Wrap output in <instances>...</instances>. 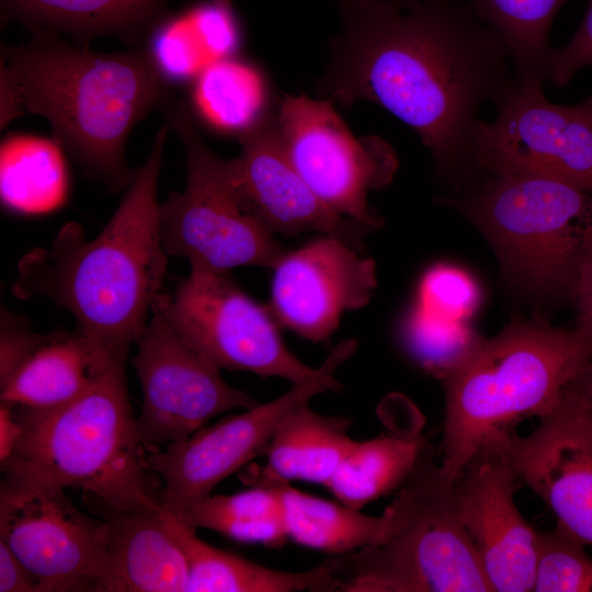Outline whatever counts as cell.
<instances>
[{"label": "cell", "instance_id": "obj_1", "mask_svg": "<svg viewBox=\"0 0 592 592\" xmlns=\"http://www.w3.org/2000/svg\"><path fill=\"white\" fill-rule=\"evenodd\" d=\"M318 93L373 102L420 137L440 175H476L481 107L515 86L509 53L468 1L340 0Z\"/></svg>", "mask_w": 592, "mask_h": 592}, {"label": "cell", "instance_id": "obj_2", "mask_svg": "<svg viewBox=\"0 0 592 592\" xmlns=\"http://www.w3.org/2000/svg\"><path fill=\"white\" fill-rule=\"evenodd\" d=\"M173 84L147 47L100 53L59 34L30 31L0 48V128L26 114L44 117L81 170L110 192L126 190L134 127L173 101Z\"/></svg>", "mask_w": 592, "mask_h": 592}, {"label": "cell", "instance_id": "obj_3", "mask_svg": "<svg viewBox=\"0 0 592 592\" xmlns=\"http://www.w3.org/2000/svg\"><path fill=\"white\" fill-rule=\"evenodd\" d=\"M169 126H160L145 163L102 231L88 240L65 224L50 244L18 264L12 293L44 297L68 310L78 330L107 357L128 354L161 292L168 254L160 237L158 181Z\"/></svg>", "mask_w": 592, "mask_h": 592}, {"label": "cell", "instance_id": "obj_4", "mask_svg": "<svg viewBox=\"0 0 592 592\" xmlns=\"http://www.w3.org/2000/svg\"><path fill=\"white\" fill-rule=\"evenodd\" d=\"M126 358L114 357L80 396L62 406L12 405L22 432L13 454L1 464L3 479L80 489L105 512L160 508L161 483L145 463Z\"/></svg>", "mask_w": 592, "mask_h": 592}, {"label": "cell", "instance_id": "obj_5", "mask_svg": "<svg viewBox=\"0 0 592 592\" xmlns=\"http://www.w3.org/2000/svg\"><path fill=\"white\" fill-rule=\"evenodd\" d=\"M592 361V335L536 321L512 322L482 339L443 383L440 465L455 482L485 447L527 418L548 414Z\"/></svg>", "mask_w": 592, "mask_h": 592}, {"label": "cell", "instance_id": "obj_6", "mask_svg": "<svg viewBox=\"0 0 592 592\" xmlns=\"http://www.w3.org/2000/svg\"><path fill=\"white\" fill-rule=\"evenodd\" d=\"M428 443L395 498L399 516L382 543L332 558L341 592H493Z\"/></svg>", "mask_w": 592, "mask_h": 592}, {"label": "cell", "instance_id": "obj_7", "mask_svg": "<svg viewBox=\"0 0 592 592\" xmlns=\"http://www.w3.org/2000/svg\"><path fill=\"white\" fill-rule=\"evenodd\" d=\"M481 172L485 181L452 204L489 235L519 283L572 289L592 254V194L546 177Z\"/></svg>", "mask_w": 592, "mask_h": 592}, {"label": "cell", "instance_id": "obj_8", "mask_svg": "<svg viewBox=\"0 0 592 592\" xmlns=\"http://www.w3.org/2000/svg\"><path fill=\"white\" fill-rule=\"evenodd\" d=\"M163 112L183 145L187 171L184 190L160 203L166 253L186 259L191 270L197 271L273 269L286 251L248 206L231 160L208 148L185 101L175 99Z\"/></svg>", "mask_w": 592, "mask_h": 592}, {"label": "cell", "instance_id": "obj_9", "mask_svg": "<svg viewBox=\"0 0 592 592\" xmlns=\"http://www.w3.org/2000/svg\"><path fill=\"white\" fill-rule=\"evenodd\" d=\"M152 309L206 361L216 367L281 377L293 384L334 379L333 373L357 342H341L314 368L285 345L269 307L247 295L227 273L191 270L174 292H160Z\"/></svg>", "mask_w": 592, "mask_h": 592}, {"label": "cell", "instance_id": "obj_10", "mask_svg": "<svg viewBox=\"0 0 592 592\" xmlns=\"http://www.w3.org/2000/svg\"><path fill=\"white\" fill-rule=\"evenodd\" d=\"M275 117L291 162L317 197L369 231L380 228L384 220L367 198L397 172L392 147L376 135L354 136L325 98L285 94Z\"/></svg>", "mask_w": 592, "mask_h": 592}, {"label": "cell", "instance_id": "obj_11", "mask_svg": "<svg viewBox=\"0 0 592 592\" xmlns=\"http://www.w3.org/2000/svg\"><path fill=\"white\" fill-rule=\"evenodd\" d=\"M0 539L43 592L100 591L109 525L81 512L65 489L2 479Z\"/></svg>", "mask_w": 592, "mask_h": 592}, {"label": "cell", "instance_id": "obj_12", "mask_svg": "<svg viewBox=\"0 0 592 592\" xmlns=\"http://www.w3.org/2000/svg\"><path fill=\"white\" fill-rule=\"evenodd\" d=\"M133 358L143 391L136 418L146 452L185 440L216 415L251 409L258 402L229 385L219 368L201 356L152 309Z\"/></svg>", "mask_w": 592, "mask_h": 592}, {"label": "cell", "instance_id": "obj_13", "mask_svg": "<svg viewBox=\"0 0 592 592\" xmlns=\"http://www.w3.org/2000/svg\"><path fill=\"white\" fill-rule=\"evenodd\" d=\"M543 80L520 81L482 121L479 172L538 175L592 194V124L572 105L551 103Z\"/></svg>", "mask_w": 592, "mask_h": 592}, {"label": "cell", "instance_id": "obj_14", "mask_svg": "<svg viewBox=\"0 0 592 592\" xmlns=\"http://www.w3.org/2000/svg\"><path fill=\"white\" fill-rule=\"evenodd\" d=\"M340 388L335 378L293 384L274 400L203 426L183 441L146 452L145 463L161 483V504L181 516L212 496L225 478L264 454L277 425L295 407Z\"/></svg>", "mask_w": 592, "mask_h": 592}, {"label": "cell", "instance_id": "obj_15", "mask_svg": "<svg viewBox=\"0 0 592 592\" xmlns=\"http://www.w3.org/2000/svg\"><path fill=\"white\" fill-rule=\"evenodd\" d=\"M539 420L531 434L511 432L489 446L503 455L557 523L592 546V412L567 386L556 408Z\"/></svg>", "mask_w": 592, "mask_h": 592}, {"label": "cell", "instance_id": "obj_16", "mask_svg": "<svg viewBox=\"0 0 592 592\" xmlns=\"http://www.w3.org/2000/svg\"><path fill=\"white\" fill-rule=\"evenodd\" d=\"M272 270L269 309L278 326L312 343L328 341L342 315L366 306L377 286L375 261L330 236L286 251Z\"/></svg>", "mask_w": 592, "mask_h": 592}, {"label": "cell", "instance_id": "obj_17", "mask_svg": "<svg viewBox=\"0 0 592 592\" xmlns=\"http://www.w3.org/2000/svg\"><path fill=\"white\" fill-rule=\"evenodd\" d=\"M519 482L503 455L487 446L467 464L453 486L458 517L493 592L534 589L537 531L515 504Z\"/></svg>", "mask_w": 592, "mask_h": 592}, {"label": "cell", "instance_id": "obj_18", "mask_svg": "<svg viewBox=\"0 0 592 592\" xmlns=\"http://www.w3.org/2000/svg\"><path fill=\"white\" fill-rule=\"evenodd\" d=\"M239 139L241 151L231 159L238 186L271 234L321 232L363 250L364 237L371 231L331 210L310 190L284 149L275 114L264 112Z\"/></svg>", "mask_w": 592, "mask_h": 592}, {"label": "cell", "instance_id": "obj_19", "mask_svg": "<svg viewBox=\"0 0 592 592\" xmlns=\"http://www.w3.org/2000/svg\"><path fill=\"white\" fill-rule=\"evenodd\" d=\"M161 506L106 512L107 568L101 592H187L186 558L163 524Z\"/></svg>", "mask_w": 592, "mask_h": 592}, {"label": "cell", "instance_id": "obj_20", "mask_svg": "<svg viewBox=\"0 0 592 592\" xmlns=\"http://www.w3.org/2000/svg\"><path fill=\"white\" fill-rule=\"evenodd\" d=\"M2 22L43 30L83 46L114 37L144 46L171 12V0H0Z\"/></svg>", "mask_w": 592, "mask_h": 592}, {"label": "cell", "instance_id": "obj_21", "mask_svg": "<svg viewBox=\"0 0 592 592\" xmlns=\"http://www.w3.org/2000/svg\"><path fill=\"white\" fill-rule=\"evenodd\" d=\"M161 517L186 558L187 592L338 591L331 559L306 571L276 570L207 544L163 505Z\"/></svg>", "mask_w": 592, "mask_h": 592}, {"label": "cell", "instance_id": "obj_22", "mask_svg": "<svg viewBox=\"0 0 592 592\" xmlns=\"http://www.w3.org/2000/svg\"><path fill=\"white\" fill-rule=\"evenodd\" d=\"M351 420L323 415L303 402L277 425L264 454L266 464L253 474L254 486L301 480L328 486L356 441L349 435Z\"/></svg>", "mask_w": 592, "mask_h": 592}, {"label": "cell", "instance_id": "obj_23", "mask_svg": "<svg viewBox=\"0 0 592 592\" xmlns=\"http://www.w3.org/2000/svg\"><path fill=\"white\" fill-rule=\"evenodd\" d=\"M114 357L100 353L79 331L54 332L0 386V401L34 409L62 406L80 396Z\"/></svg>", "mask_w": 592, "mask_h": 592}, {"label": "cell", "instance_id": "obj_24", "mask_svg": "<svg viewBox=\"0 0 592 592\" xmlns=\"http://www.w3.org/2000/svg\"><path fill=\"white\" fill-rule=\"evenodd\" d=\"M234 9L213 0L169 13L145 46L172 84L195 79L208 65L232 57L239 45Z\"/></svg>", "mask_w": 592, "mask_h": 592}, {"label": "cell", "instance_id": "obj_25", "mask_svg": "<svg viewBox=\"0 0 592 592\" xmlns=\"http://www.w3.org/2000/svg\"><path fill=\"white\" fill-rule=\"evenodd\" d=\"M70 192L65 149L53 137L8 135L0 146V200L20 215L37 216L62 207Z\"/></svg>", "mask_w": 592, "mask_h": 592}, {"label": "cell", "instance_id": "obj_26", "mask_svg": "<svg viewBox=\"0 0 592 592\" xmlns=\"http://www.w3.org/2000/svg\"><path fill=\"white\" fill-rule=\"evenodd\" d=\"M288 538L331 555H343L384 542L399 516L396 499L378 516L342 502L305 493L283 483Z\"/></svg>", "mask_w": 592, "mask_h": 592}, {"label": "cell", "instance_id": "obj_27", "mask_svg": "<svg viewBox=\"0 0 592 592\" xmlns=\"http://www.w3.org/2000/svg\"><path fill=\"white\" fill-rule=\"evenodd\" d=\"M425 444L418 433H389L356 441L327 488L340 502L362 510L405 483Z\"/></svg>", "mask_w": 592, "mask_h": 592}, {"label": "cell", "instance_id": "obj_28", "mask_svg": "<svg viewBox=\"0 0 592 592\" xmlns=\"http://www.w3.org/2000/svg\"><path fill=\"white\" fill-rule=\"evenodd\" d=\"M283 483L212 494L179 517L192 528L212 530L238 542L282 546L288 538Z\"/></svg>", "mask_w": 592, "mask_h": 592}, {"label": "cell", "instance_id": "obj_29", "mask_svg": "<svg viewBox=\"0 0 592 592\" xmlns=\"http://www.w3.org/2000/svg\"><path fill=\"white\" fill-rule=\"evenodd\" d=\"M571 0H468L477 16L504 44L516 80H547L549 33L555 16Z\"/></svg>", "mask_w": 592, "mask_h": 592}, {"label": "cell", "instance_id": "obj_30", "mask_svg": "<svg viewBox=\"0 0 592 592\" xmlns=\"http://www.w3.org/2000/svg\"><path fill=\"white\" fill-rule=\"evenodd\" d=\"M194 80L193 106L216 128L241 134L264 113L261 78L247 64L231 57L220 59Z\"/></svg>", "mask_w": 592, "mask_h": 592}, {"label": "cell", "instance_id": "obj_31", "mask_svg": "<svg viewBox=\"0 0 592 592\" xmlns=\"http://www.w3.org/2000/svg\"><path fill=\"white\" fill-rule=\"evenodd\" d=\"M401 338L409 355L442 382L468 360L482 340L465 321L435 315L417 305L403 321Z\"/></svg>", "mask_w": 592, "mask_h": 592}, {"label": "cell", "instance_id": "obj_32", "mask_svg": "<svg viewBox=\"0 0 592 592\" xmlns=\"http://www.w3.org/2000/svg\"><path fill=\"white\" fill-rule=\"evenodd\" d=\"M562 525L537 532L535 592H592V558Z\"/></svg>", "mask_w": 592, "mask_h": 592}, {"label": "cell", "instance_id": "obj_33", "mask_svg": "<svg viewBox=\"0 0 592 592\" xmlns=\"http://www.w3.org/2000/svg\"><path fill=\"white\" fill-rule=\"evenodd\" d=\"M478 303L479 291L466 273L437 265L421 280L415 305L435 315L465 321Z\"/></svg>", "mask_w": 592, "mask_h": 592}, {"label": "cell", "instance_id": "obj_34", "mask_svg": "<svg viewBox=\"0 0 592 592\" xmlns=\"http://www.w3.org/2000/svg\"><path fill=\"white\" fill-rule=\"evenodd\" d=\"M53 333L31 330L30 323L8 309H1L0 323V386L5 384L19 367L49 341Z\"/></svg>", "mask_w": 592, "mask_h": 592}, {"label": "cell", "instance_id": "obj_35", "mask_svg": "<svg viewBox=\"0 0 592 592\" xmlns=\"http://www.w3.org/2000/svg\"><path fill=\"white\" fill-rule=\"evenodd\" d=\"M592 65V0L574 35L562 48L551 49L546 76L555 87L567 86L583 68Z\"/></svg>", "mask_w": 592, "mask_h": 592}, {"label": "cell", "instance_id": "obj_36", "mask_svg": "<svg viewBox=\"0 0 592 592\" xmlns=\"http://www.w3.org/2000/svg\"><path fill=\"white\" fill-rule=\"evenodd\" d=\"M0 592H43L37 579L1 539Z\"/></svg>", "mask_w": 592, "mask_h": 592}, {"label": "cell", "instance_id": "obj_37", "mask_svg": "<svg viewBox=\"0 0 592 592\" xmlns=\"http://www.w3.org/2000/svg\"><path fill=\"white\" fill-rule=\"evenodd\" d=\"M572 292L577 305L574 328L592 335V254L580 265Z\"/></svg>", "mask_w": 592, "mask_h": 592}, {"label": "cell", "instance_id": "obj_38", "mask_svg": "<svg viewBox=\"0 0 592 592\" xmlns=\"http://www.w3.org/2000/svg\"><path fill=\"white\" fill-rule=\"evenodd\" d=\"M21 425L11 403L0 401V464L13 454L21 436Z\"/></svg>", "mask_w": 592, "mask_h": 592}, {"label": "cell", "instance_id": "obj_39", "mask_svg": "<svg viewBox=\"0 0 592 592\" xmlns=\"http://www.w3.org/2000/svg\"><path fill=\"white\" fill-rule=\"evenodd\" d=\"M592 412V361L568 385Z\"/></svg>", "mask_w": 592, "mask_h": 592}, {"label": "cell", "instance_id": "obj_40", "mask_svg": "<svg viewBox=\"0 0 592 592\" xmlns=\"http://www.w3.org/2000/svg\"><path fill=\"white\" fill-rule=\"evenodd\" d=\"M572 106L582 117L592 124V94Z\"/></svg>", "mask_w": 592, "mask_h": 592}, {"label": "cell", "instance_id": "obj_41", "mask_svg": "<svg viewBox=\"0 0 592 592\" xmlns=\"http://www.w3.org/2000/svg\"><path fill=\"white\" fill-rule=\"evenodd\" d=\"M213 1L226 8H232V0H213Z\"/></svg>", "mask_w": 592, "mask_h": 592}, {"label": "cell", "instance_id": "obj_42", "mask_svg": "<svg viewBox=\"0 0 592 592\" xmlns=\"http://www.w3.org/2000/svg\"><path fill=\"white\" fill-rule=\"evenodd\" d=\"M361 1H387V2L405 3V2H410V1H413V0H361Z\"/></svg>", "mask_w": 592, "mask_h": 592}]
</instances>
